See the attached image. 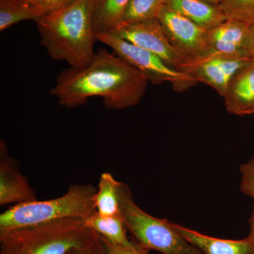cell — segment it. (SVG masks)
Returning <instances> with one entry per match:
<instances>
[{
  "label": "cell",
  "mask_w": 254,
  "mask_h": 254,
  "mask_svg": "<svg viewBox=\"0 0 254 254\" xmlns=\"http://www.w3.org/2000/svg\"><path fill=\"white\" fill-rule=\"evenodd\" d=\"M250 235H249V237L254 242V204L253 208V213H252V217H251L250 220Z\"/></svg>",
  "instance_id": "484cf974"
},
{
  "label": "cell",
  "mask_w": 254,
  "mask_h": 254,
  "mask_svg": "<svg viewBox=\"0 0 254 254\" xmlns=\"http://www.w3.org/2000/svg\"><path fill=\"white\" fill-rule=\"evenodd\" d=\"M118 194L125 226L136 243L163 254H203L174 228L172 222L142 210L126 184L120 182Z\"/></svg>",
  "instance_id": "5b68a950"
},
{
  "label": "cell",
  "mask_w": 254,
  "mask_h": 254,
  "mask_svg": "<svg viewBox=\"0 0 254 254\" xmlns=\"http://www.w3.org/2000/svg\"><path fill=\"white\" fill-rule=\"evenodd\" d=\"M252 60L246 54H227L209 50L198 58L187 60L181 71L211 87L224 97L232 78Z\"/></svg>",
  "instance_id": "52a82bcc"
},
{
  "label": "cell",
  "mask_w": 254,
  "mask_h": 254,
  "mask_svg": "<svg viewBox=\"0 0 254 254\" xmlns=\"http://www.w3.org/2000/svg\"><path fill=\"white\" fill-rule=\"evenodd\" d=\"M244 50L250 58L254 59V24L251 25L249 29L248 34L245 40Z\"/></svg>",
  "instance_id": "d4e9b609"
},
{
  "label": "cell",
  "mask_w": 254,
  "mask_h": 254,
  "mask_svg": "<svg viewBox=\"0 0 254 254\" xmlns=\"http://www.w3.org/2000/svg\"><path fill=\"white\" fill-rule=\"evenodd\" d=\"M83 221L88 228L113 245L128 249H136L141 246L134 241L128 240L122 214L114 216H101L96 211Z\"/></svg>",
  "instance_id": "9a60e30c"
},
{
  "label": "cell",
  "mask_w": 254,
  "mask_h": 254,
  "mask_svg": "<svg viewBox=\"0 0 254 254\" xmlns=\"http://www.w3.org/2000/svg\"><path fill=\"white\" fill-rule=\"evenodd\" d=\"M223 98L225 108L230 114L250 115L254 108V59L233 76Z\"/></svg>",
  "instance_id": "8fae6325"
},
{
  "label": "cell",
  "mask_w": 254,
  "mask_h": 254,
  "mask_svg": "<svg viewBox=\"0 0 254 254\" xmlns=\"http://www.w3.org/2000/svg\"><path fill=\"white\" fill-rule=\"evenodd\" d=\"M220 6L228 19L254 24V0H222Z\"/></svg>",
  "instance_id": "ffe728a7"
},
{
  "label": "cell",
  "mask_w": 254,
  "mask_h": 254,
  "mask_svg": "<svg viewBox=\"0 0 254 254\" xmlns=\"http://www.w3.org/2000/svg\"><path fill=\"white\" fill-rule=\"evenodd\" d=\"M148 82L118 55L100 49L84 67H69L60 73L50 93L65 108H76L93 97H100L105 108L122 110L140 103Z\"/></svg>",
  "instance_id": "6da1fadb"
},
{
  "label": "cell",
  "mask_w": 254,
  "mask_h": 254,
  "mask_svg": "<svg viewBox=\"0 0 254 254\" xmlns=\"http://www.w3.org/2000/svg\"><path fill=\"white\" fill-rule=\"evenodd\" d=\"M131 0H93L92 20L95 33L113 32L123 23Z\"/></svg>",
  "instance_id": "2e32d148"
},
{
  "label": "cell",
  "mask_w": 254,
  "mask_h": 254,
  "mask_svg": "<svg viewBox=\"0 0 254 254\" xmlns=\"http://www.w3.org/2000/svg\"><path fill=\"white\" fill-rule=\"evenodd\" d=\"M240 172L242 174L240 190L254 199V158L243 164L241 166Z\"/></svg>",
  "instance_id": "44dd1931"
},
{
  "label": "cell",
  "mask_w": 254,
  "mask_h": 254,
  "mask_svg": "<svg viewBox=\"0 0 254 254\" xmlns=\"http://www.w3.org/2000/svg\"><path fill=\"white\" fill-rule=\"evenodd\" d=\"M165 0H131L123 19V23L142 22L155 19Z\"/></svg>",
  "instance_id": "d6986e66"
},
{
  "label": "cell",
  "mask_w": 254,
  "mask_h": 254,
  "mask_svg": "<svg viewBox=\"0 0 254 254\" xmlns=\"http://www.w3.org/2000/svg\"><path fill=\"white\" fill-rule=\"evenodd\" d=\"M174 228L203 254H254L250 237L240 240H222L172 222Z\"/></svg>",
  "instance_id": "7c38bea8"
},
{
  "label": "cell",
  "mask_w": 254,
  "mask_h": 254,
  "mask_svg": "<svg viewBox=\"0 0 254 254\" xmlns=\"http://www.w3.org/2000/svg\"><path fill=\"white\" fill-rule=\"evenodd\" d=\"M25 1L31 3V4L37 5V6H41V5L44 2L45 0H25Z\"/></svg>",
  "instance_id": "4316f807"
},
{
  "label": "cell",
  "mask_w": 254,
  "mask_h": 254,
  "mask_svg": "<svg viewBox=\"0 0 254 254\" xmlns=\"http://www.w3.org/2000/svg\"><path fill=\"white\" fill-rule=\"evenodd\" d=\"M75 1L76 0H45L44 2L41 5V8L46 14L50 11L71 4Z\"/></svg>",
  "instance_id": "cb8c5ba5"
},
{
  "label": "cell",
  "mask_w": 254,
  "mask_h": 254,
  "mask_svg": "<svg viewBox=\"0 0 254 254\" xmlns=\"http://www.w3.org/2000/svg\"><path fill=\"white\" fill-rule=\"evenodd\" d=\"M98 233L81 219H64L0 233V254H67L84 247Z\"/></svg>",
  "instance_id": "3957f363"
},
{
  "label": "cell",
  "mask_w": 254,
  "mask_h": 254,
  "mask_svg": "<svg viewBox=\"0 0 254 254\" xmlns=\"http://www.w3.org/2000/svg\"><path fill=\"white\" fill-rule=\"evenodd\" d=\"M204 1H208V2L211 3V4L220 5L221 4L222 0H204Z\"/></svg>",
  "instance_id": "83f0119b"
},
{
  "label": "cell",
  "mask_w": 254,
  "mask_h": 254,
  "mask_svg": "<svg viewBox=\"0 0 254 254\" xmlns=\"http://www.w3.org/2000/svg\"><path fill=\"white\" fill-rule=\"evenodd\" d=\"M112 33L125 41L158 55L170 66L180 70L186 60L169 41L157 18L122 23Z\"/></svg>",
  "instance_id": "9c48e42d"
},
{
  "label": "cell",
  "mask_w": 254,
  "mask_h": 254,
  "mask_svg": "<svg viewBox=\"0 0 254 254\" xmlns=\"http://www.w3.org/2000/svg\"><path fill=\"white\" fill-rule=\"evenodd\" d=\"M93 5V0H76L36 21L42 46L50 58L66 62L73 68H83L91 63L97 41Z\"/></svg>",
  "instance_id": "7a4b0ae2"
},
{
  "label": "cell",
  "mask_w": 254,
  "mask_h": 254,
  "mask_svg": "<svg viewBox=\"0 0 254 254\" xmlns=\"http://www.w3.org/2000/svg\"><path fill=\"white\" fill-rule=\"evenodd\" d=\"M250 115H254V108L251 111Z\"/></svg>",
  "instance_id": "f1b7e54d"
},
{
  "label": "cell",
  "mask_w": 254,
  "mask_h": 254,
  "mask_svg": "<svg viewBox=\"0 0 254 254\" xmlns=\"http://www.w3.org/2000/svg\"><path fill=\"white\" fill-rule=\"evenodd\" d=\"M165 4L206 31L228 19L220 5L204 0H165Z\"/></svg>",
  "instance_id": "5bb4252c"
},
{
  "label": "cell",
  "mask_w": 254,
  "mask_h": 254,
  "mask_svg": "<svg viewBox=\"0 0 254 254\" xmlns=\"http://www.w3.org/2000/svg\"><path fill=\"white\" fill-rule=\"evenodd\" d=\"M250 27L237 20L227 19L207 31L209 49L227 54H246L244 47Z\"/></svg>",
  "instance_id": "4fadbf2b"
},
{
  "label": "cell",
  "mask_w": 254,
  "mask_h": 254,
  "mask_svg": "<svg viewBox=\"0 0 254 254\" xmlns=\"http://www.w3.org/2000/svg\"><path fill=\"white\" fill-rule=\"evenodd\" d=\"M97 41L110 47L115 55L138 69L154 85L168 82L177 92L190 89L198 83L191 75L170 66L163 59L131 44L112 32L95 33Z\"/></svg>",
  "instance_id": "8992f818"
},
{
  "label": "cell",
  "mask_w": 254,
  "mask_h": 254,
  "mask_svg": "<svg viewBox=\"0 0 254 254\" xmlns=\"http://www.w3.org/2000/svg\"><path fill=\"white\" fill-rule=\"evenodd\" d=\"M67 254H108L103 241L99 235H97L95 240L84 247L73 249Z\"/></svg>",
  "instance_id": "7402d4cb"
},
{
  "label": "cell",
  "mask_w": 254,
  "mask_h": 254,
  "mask_svg": "<svg viewBox=\"0 0 254 254\" xmlns=\"http://www.w3.org/2000/svg\"><path fill=\"white\" fill-rule=\"evenodd\" d=\"M120 182L111 173H104L100 176L95 196V205L96 211L101 216L121 214L118 194Z\"/></svg>",
  "instance_id": "ac0fdd59"
},
{
  "label": "cell",
  "mask_w": 254,
  "mask_h": 254,
  "mask_svg": "<svg viewBox=\"0 0 254 254\" xmlns=\"http://www.w3.org/2000/svg\"><path fill=\"white\" fill-rule=\"evenodd\" d=\"M46 13L41 6L25 0H0V31L27 20L38 21Z\"/></svg>",
  "instance_id": "e0dca14e"
},
{
  "label": "cell",
  "mask_w": 254,
  "mask_h": 254,
  "mask_svg": "<svg viewBox=\"0 0 254 254\" xmlns=\"http://www.w3.org/2000/svg\"><path fill=\"white\" fill-rule=\"evenodd\" d=\"M37 200L36 191L19 170L17 160L8 153L4 140L0 141V205Z\"/></svg>",
  "instance_id": "30bf717a"
},
{
  "label": "cell",
  "mask_w": 254,
  "mask_h": 254,
  "mask_svg": "<svg viewBox=\"0 0 254 254\" xmlns=\"http://www.w3.org/2000/svg\"><path fill=\"white\" fill-rule=\"evenodd\" d=\"M97 190L91 184L73 185L58 198L13 205L0 215V233L64 219L84 220L96 212Z\"/></svg>",
  "instance_id": "277c9868"
},
{
  "label": "cell",
  "mask_w": 254,
  "mask_h": 254,
  "mask_svg": "<svg viewBox=\"0 0 254 254\" xmlns=\"http://www.w3.org/2000/svg\"><path fill=\"white\" fill-rule=\"evenodd\" d=\"M157 19L169 41L186 61L198 58L210 50L206 30L179 14L168 4L162 6Z\"/></svg>",
  "instance_id": "ba28073f"
},
{
  "label": "cell",
  "mask_w": 254,
  "mask_h": 254,
  "mask_svg": "<svg viewBox=\"0 0 254 254\" xmlns=\"http://www.w3.org/2000/svg\"><path fill=\"white\" fill-rule=\"evenodd\" d=\"M103 244H104L105 249L108 254H148L150 250H147L146 248L143 247V246H140L136 249H128L125 247H120L113 245L108 240H105L100 236Z\"/></svg>",
  "instance_id": "603a6c76"
}]
</instances>
